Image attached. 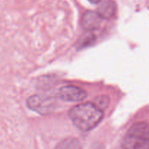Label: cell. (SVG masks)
<instances>
[{"label":"cell","instance_id":"obj_1","mask_svg":"<svg viewBox=\"0 0 149 149\" xmlns=\"http://www.w3.org/2000/svg\"><path fill=\"white\" fill-rule=\"evenodd\" d=\"M69 116L77 128L86 132L98 125L103 118V113L94 103L87 102L72 107Z\"/></svg>","mask_w":149,"mask_h":149},{"label":"cell","instance_id":"obj_2","mask_svg":"<svg viewBox=\"0 0 149 149\" xmlns=\"http://www.w3.org/2000/svg\"><path fill=\"white\" fill-rule=\"evenodd\" d=\"M58 97L66 102H81L85 100L87 93L85 90L74 86H66L58 90Z\"/></svg>","mask_w":149,"mask_h":149},{"label":"cell","instance_id":"obj_3","mask_svg":"<svg viewBox=\"0 0 149 149\" xmlns=\"http://www.w3.org/2000/svg\"><path fill=\"white\" fill-rule=\"evenodd\" d=\"M53 102L50 98H46L40 95H34L27 100V106L30 109L40 113H47L52 109Z\"/></svg>","mask_w":149,"mask_h":149},{"label":"cell","instance_id":"obj_4","mask_svg":"<svg viewBox=\"0 0 149 149\" xmlns=\"http://www.w3.org/2000/svg\"><path fill=\"white\" fill-rule=\"evenodd\" d=\"M102 19V18L97 12L86 11L82 15L81 24L83 28L86 31H94L100 27Z\"/></svg>","mask_w":149,"mask_h":149},{"label":"cell","instance_id":"obj_5","mask_svg":"<svg viewBox=\"0 0 149 149\" xmlns=\"http://www.w3.org/2000/svg\"><path fill=\"white\" fill-rule=\"evenodd\" d=\"M116 11V5L113 0H104L98 8L99 15L102 18L109 19L113 16Z\"/></svg>","mask_w":149,"mask_h":149},{"label":"cell","instance_id":"obj_6","mask_svg":"<svg viewBox=\"0 0 149 149\" xmlns=\"http://www.w3.org/2000/svg\"><path fill=\"white\" fill-rule=\"evenodd\" d=\"M127 134L138 138H148L149 125L143 121L135 123L129 130Z\"/></svg>","mask_w":149,"mask_h":149},{"label":"cell","instance_id":"obj_7","mask_svg":"<svg viewBox=\"0 0 149 149\" xmlns=\"http://www.w3.org/2000/svg\"><path fill=\"white\" fill-rule=\"evenodd\" d=\"M55 149H82V147L78 139L67 137L60 142Z\"/></svg>","mask_w":149,"mask_h":149},{"label":"cell","instance_id":"obj_8","mask_svg":"<svg viewBox=\"0 0 149 149\" xmlns=\"http://www.w3.org/2000/svg\"><path fill=\"white\" fill-rule=\"evenodd\" d=\"M127 149H149V137L145 139L131 138L127 143Z\"/></svg>","mask_w":149,"mask_h":149},{"label":"cell","instance_id":"obj_9","mask_svg":"<svg viewBox=\"0 0 149 149\" xmlns=\"http://www.w3.org/2000/svg\"><path fill=\"white\" fill-rule=\"evenodd\" d=\"M109 102H110V100H109L108 97H107V96H100V97H97L95 99L94 104L97 107H99L100 110H102L105 109L106 107H107Z\"/></svg>","mask_w":149,"mask_h":149},{"label":"cell","instance_id":"obj_10","mask_svg":"<svg viewBox=\"0 0 149 149\" xmlns=\"http://www.w3.org/2000/svg\"><path fill=\"white\" fill-rule=\"evenodd\" d=\"M88 1L92 4H98L101 2V0H88Z\"/></svg>","mask_w":149,"mask_h":149}]
</instances>
